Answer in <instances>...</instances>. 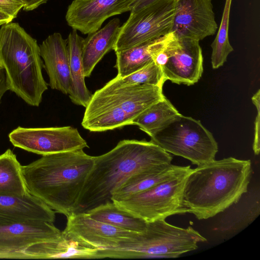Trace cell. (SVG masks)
<instances>
[{
  "label": "cell",
  "mask_w": 260,
  "mask_h": 260,
  "mask_svg": "<svg viewBox=\"0 0 260 260\" xmlns=\"http://www.w3.org/2000/svg\"><path fill=\"white\" fill-rule=\"evenodd\" d=\"M94 161L83 149L47 154L22 166V173L31 194L68 217L76 212Z\"/></svg>",
  "instance_id": "cell-1"
},
{
  "label": "cell",
  "mask_w": 260,
  "mask_h": 260,
  "mask_svg": "<svg viewBox=\"0 0 260 260\" xmlns=\"http://www.w3.org/2000/svg\"><path fill=\"white\" fill-rule=\"evenodd\" d=\"M172 156L152 141L123 140L109 152L95 156L75 213L85 212L111 201L113 192L132 176L171 164Z\"/></svg>",
  "instance_id": "cell-2"
},
{
  "label": "cell",
  "mask_w": 260,
  "mask_h": 260,
  "mask_svg": "<svg viewBox=\"0 0 260 260\" xmlns=\"http://www.w3.org/2000/svg\"><path fill=\"white\" fill-rule=\"evenodd\" d=\"M251 173L250 160L233 157L214 159L193 169L183 189L187 213L202 220L223 212L247 192Z\"/></svg>",
  "instance_id": "cell-3"
},
{
  "label": "cell",
  "mask_w": 260,
  "mask_h": 260,
  "mask_svg": "<svg viewBox=\"0 0 260 260\" xmlns=\"http://www.w3.org/2000/svg\"><path fill=\"white\" fill-rule=\"evenodd\" d=\"M0 63L9 90L28 105L39 106L48 89L40 47L18 23L9 22L0 28Z\"/></svg>",
  "instance_id": "cell-4"
},
{
  "label": "cell",
  "mask_w": 260,
  "mask_h": 260,
  "mask_svg": "<svg viewBox=\"0 0 260 260\" xmlns=\"http://www.w3.org/2000/svg\"><path fill=\"white\" fill-rule=\"evenodd\" d=\"M162 87L146 84L113 89L102 87L92 94L81 125L92 132L131 125L142 112L165 97Z\"/></svg>",
  "instance_id": "cell-5"
},
{
  "label": "cell",
  "mask_w": 260,
  "mask_h": 260,
  "mask_svg": "<svg viewBox=\"0 0 260 260\" xmlns=\"http://www.w3.org/2000/svg\"><path fill=\"white\" fill-rule=\"evenodd\" d=\"M206 241L190 226L180 228L161 219L147 222L145 231L133 239L98 249L95 259L176 258L197 249L199 243Z\"/></svg>",
  "instance_id": "cell-6"
},
{
  "label": "cell",
  "mask_w": 260,
  "mask_h": 260,
  "mask_svg": "<svg viewBox=\"0 0 260 260\" xmlns=\"http://www.w3.org/2000/svg\"><path fill=\"white\" fill-rule=\"evenodd\" d=\"M150 138L166 152L197 166L215 159L218 151L213 135L201 121L180 113Z\"/></svg>",
  "instance_id": "cell-7"
},
{
  "label": "cell",
  "mask_w": 260,
  "mask_h": 260,
  "mask_svg": "<svg viewBox=\"0 0 260 260\" xmlns=\"http://www.w3.org/2000/svg\"><path fill=\"white\" fill-rule=\"evenodd\" d=\"M189 168L180 174L123 200L114 202L119 208L147 222L187 213L183 194Z\"/></svg>",
  "instance_id": "cell-8"
},
{
  "label": "cell",
  "mask_w": 260,
  "mask_h": 260,
  "mask_svg": "<svg viewBox=\"0 0 260 260\" xmlns=\"http://www.w3.org/2000/svg\"><path fill=\"white\" fill-rule=\"evenodd\" d=\"M176 0H160L133 9L120 26L115 52L125 50L159 38L172 31Z\"/></svg>",
  "instance_id": "cell-9"
},
{
  "label": "cell",
  "mask_w": 260,
  "mask_h": 260,
  "mask_svg": "<svg viewBox=\"0 0 260 260\" xmlns=\"http://www.w3.org/2000/svg\"><path fill=\"white\" fill-rule=\"evenodd\" d=\"M15 146L45 155L88 147L76 128L71 126L27 128L18 126L9 135Z\"/></svg>",
  "instance_id": "cell-10"
},
{
  "label": "cell",
  "mask_w": 260,
  "mask_h": 260,
  "mask_svg": "<svg viewBox=\"0 0 260 260\" xmlns=\"http://www.w3.org/2000/svg\"><path fill=\"white\" fill-rule=\"evenodd\" d=\"M62 238V232L52 222L0 216V252H25L32 245Z\"/></svg>",
  "instance_id": "cell-11"
},
{
  "label": "cell",
  "mask_w": 260,
  "mask_h": 260,
  "mask_svg": "<svg viewBox=\"0 0 260 260\" xmlns=\"http://www.w3.org/2000/svg\"><path fill=\"white\" fill-rule=\"evenodd\" d=\"M168 60L161 68L165 81L191 85L203 72V56L199 41L175 37L165 49Z\"/></svg>",
  "instance_id": "cell-12"
},
{
  "label": "cell",
  "mask_w": 260,
  "mask_h": 260,
  "mask_svg": "<svg viewBox=\"0 0 260 260\" xmlns=\"http://www.w3.org/2000/svg\"><path fill=\"white\" fill-rule=\"evenodd\" d=\"M67 218L63 232L91 248L104 249L114 247L134 239L140 233L93 219L86 212L74 213Z\"/></svg>",
  "instance_id": "cell-13"
},
{
  "label": "cell",
  "mask_w": 260,
  "mask_h": 260,
  "mask_svg": "<svg viewBox=\"0 0 260 260\" xmlns=\"http://www.w3.org/2000/svg\"><path fill=\"white\" fill-rule=\"evenodd\" d=\"M217 29L212 0H176L172 29L176 37L200 42Z\"/></svg>",
  "instance_id": "cell-14"
},
{
  "label": "cell",
  "mask_w": 260,
  "mask_h": 260,
  "mask_svg": "<svg viewBox=\"0 0 260 260\" xmlns=\"http://www.w3.org/2000/svg\"><path fill=\"white\" fill-rule=\"evenodd\" d=\"M137 0H74L66 20L73 29L86 35L101 28L111 16L130 12Z\"/></svg>",
  "instance_id": "cell-15"
},
{
  "label": "cell",
  "mask_w": 260,
  "mask_h": 260,
  "mask_svg": "<svg viewBox=\"0 0 260 260\" xmlns=\"http://www.w3.org/2000/svg\"><path fill=\"white\" fill-rule=\"evenodd\" d=\"M44 68L49 77V85L63 94L70 89L69 56L67 39L59 32L49 35L39 46Z\"/></svg>",
  "instance_id": "cell-16"
},
{
  "label": "cell",
  "mask_w": 260,
  "mask_h": 260,
  "mask_svg": "<svg viewBox=\"0 0 260 260\" xmlns=\"http://www.w3.org/2000/svg\"><path fill=\"white\" fill-rule=\"evenodd\" d=\"M120 26L119 19L115 18L102 28L88 34L84 39L82 58L85 77H89L105 55L114 49Z\"/></svg>",
  "instance_id": "cell-17"
},
{
  "label": "cell",
  "mask_w": 260,
  "mask_h": 260,
  "mask_svg": "<svg viewBox=\"0 0 260 260\" xmlns=\"http://www.w3.org/2000/svg\"><path fill=\"white\" fill-rule=\"evenodd\" d=\"M55 213L44 202L30 193L24 196L0 194V216L53 223Z\"/></svg>",
  "instance_id": "cell-18"
},
{
  "label": "cell",
  "mask_w": 260,
  "mask_h": 260,
  "mask_svg": "<svg viewBox=\"0 0 260 260\" xmlns=\"http://www.w3.org/2000/svg\"><path fill=\"white\" fill-rule=\"evenodd\" d=\"M175 37L172 32L159 38L125 50L115 52L117 77L133 73L153 61L154 57Z\"/></svg>",
  "instance_id": "cell-19"
},
{
  "label": "cell",
  "mask_w": 260,
  "mask_h": 260,
  "mask_svg": "<svg viewBox=\"0 0 260 260\" xmlns=\"http://www.w3.org/2000/svg\"><path fill=\"white\" fill-rule=\"evenodd\" d=\"M189 168L190 166L164 164L135 174L113 192L111 200L112 202L123 200L175 177Z\"/></svg>",
  "instance_id": "cell-20"
},
{
  "label": "cell",
  "mask_w": 260,
  "mask_h": 260,
  "mask_svg": "<svg viewBox=\"0 0 260 260\" xmlns=\"http://www.w3.org/2000/svg\"><path fill=\"white\" fill-rule=\"evenodd\" d=\"M83 40L75 29L70 32L67 39L70 77L69 97L74 104L85 108L92 94L86 87L85 82L82 58Z\"/></svg>",
  "instance_id": "cell-21"
},
{
  "label": "cell",
  "mask_w": 260,
  "mask_h": 260,
  "mask_svg": "<svg viewBox=\"0 0 260 260\" xmlns=\"http://www.w3.org/2000/svg\"><path fill=\"white\" fill-rule=\"evenodd\" d=\"M91 218L127 231L143 233L147 222L119 208L112 201L100 204L86 212Z\"/></svg>",
  "instance_id": "cell-22"
},
{
  "label": "cell",
  "mask_w": 260,
  "mask_h": 260,
  "mask_svg": "<svg viewBox=\"0 0 260 260\" xmlns=\"http://www.w3.org/2000/svg\"><path fill=\"white\" fill-rule=\"evenodd\" d=\"M21 167L10 149L0 155V194L24 196L29 193Z\"/></svg>",
  "instance_id": "cell-23"
},
{
  "label": "cell",
  "mask_w": 260,
  "mask_h": 260,
  "mask_svg": "<svg viewBox=\"0 0 260 260\" xmlns=\"http://www.w3.org/2000/svg\"><path fill=\"white\" fill-rule=\"evenodd\" d=\"M179 114L176 108L165 97L142 112L132 124L137 125L151 137Z\"/></svg>",
  "instance_id": "cell-24"
},
{
  "label": "cell",
  "mask_w": 260,
  "mask_h": 260,
  "mask_svg": "<svg viewBox=\"0 0 260 260\" xmlns=\"http://www.w3.org/2000/svg\"><path fill=\"white\" fill-rule=\"evenodd\" d=\"M165 80L161 68L154 61L142 69L127 76H116L103 88L108 89L142 84H151L163 86Z\"/></svg>",
  "instance_id": "cell-25"
},
{
  "label": "cell",
  "mask_w": 260,
  "mask_h": 260,
  "mask_svg": "<svg viewBox=\"0 0 260 260\" xmlns=\"http://www.w3.org/2000/svg\"><path fill=\"white\" fill-rule=\"evenodd\" d=\"M232 0H225L221 21L217 35L211 44V63L216 69L226 61L229 54L233 50L229 39V26L230 9Z\"/></svg>",
  "instance_id": "cell-26"
},
{
  "label": "cell",
  "mask_w": 260,
  "mask_h": 260,
  "mask_svg": "<svg viewBox=\"0 0 260 260\" xmlns=\"http://www.w3.org/2000/svg\"><path fill=\"white\" fill-rule=\"evenodd\" d=\"M252 101L257 110V115L254 122V137L253 143V150L255 155H258L260 150V90L252 97Z\"/></svg>",
  "instance_id": "cell-27"
},
{
  "label": "cell",
  "mask_w": 260,
  "mask_h": 260,
  "mask_svg": "<svg viewBox=\"0 0 260 260\" xmlns=\"http://www.w3.org/2000/svg\"><path fill=\"white\" fill-rule=\"evenodd\" d=\"M24 4L21 0H0V10L11 17L16 18Z\"/></svg>",
  "instance_id": "cell-28"
},
{
  "label": "cell",
  "mask_w": 260,
  "mask_h": 260,
  "mask_svg": "<svg viewBox=\"0 0 260 260\" xmlns=\"http://www.w3.org/2000/svg\"><path fill=\"white\" fill-rule=\"evenodd\" d=\"M0 258L31 259L25 252H0Z\"/></svg>",
  "instance_id": "cell-29"
},
{
  "label": "cell",
  "mask_w": 260,
  "mask_h": 260,
  "mask_svg": "<svg viewBox=\"0 0 260 260\" xmlns=\"http://www.w3.org/2000/svg\"><path fill=\"white\" fill-rule=\"evenodd\" d=\"M24 4L23 9L26 11L33 10L40 5L46 3L48 0H21Z\"/></svg>",
  "instance_id": "cell-30"
},
{
  "label": "cell",
  "mask_w": 260,
  "mask_h": 260,
  "mask_svg": "<svg viewBox=\"0 0 260 260\" xmlns=\"http://www.w3.org/2000/svg\"><path fill=\"white\" fill-rule=\"evenodd\" d=\"M9 90L7 82L5 71L3 70L0 72V105L5 93Z\"/></svg>",
  "instance_id": "cell-31"
},
{
  "label": "cell",
  "mask_w": 260,
  "mask_h": 260,
  "mask_svg": "<svg viewBox=\"0 0 260 260\" xmlns=\"http://www.w3.org/2000/svg\"><path fill=\"white\" fill-rule=\"evenodd\" d=\"M13 19L0 10V25L11 22Z\"/></svg>",
  "instance_id": "cell-32"
},
{
  "label": "cell",
  "mask_w": 260,
  "mask_h": 260,
  "mask_svg": "<svg viewBox=\"0 0 260 260\" xmlns=\"http://www.w3.org/2000/svg\"><path fill=\"white\" fill-rule=\"evenodd\" d=\"M4 70L3 66L0 63V72Z\"/></svg>",
  "instance_id": "cell-33"
}]
</instances>
